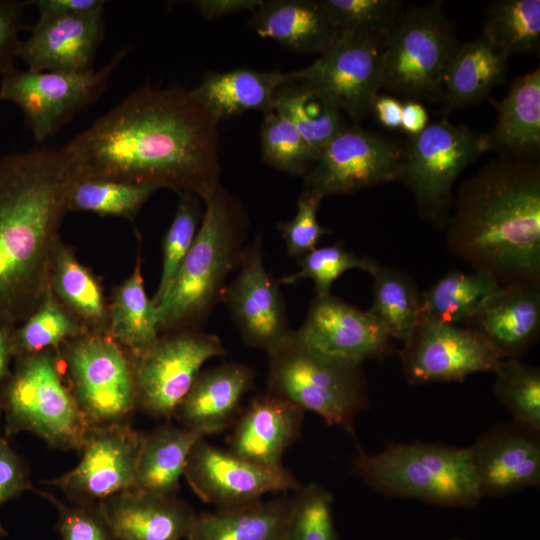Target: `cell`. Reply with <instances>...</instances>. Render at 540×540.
<instances>
[{
    "mask_svg": "<svg viewBox=\"0 0 540 540\" xmlns=\"http://www.w3.org/2000/svg\"><path fill=\"white\" fill-rule=\"evenodd\" d=\"M462 323L504 359H521L540 336V282L501 286Z\"/></svg>",
    "mask_w": 540,
    "mask_h": 540,
    "instance_id": "7402d4cb",
    "label": "cell"
},
{
    "mask_svg": "<svg viewBox=\"0 0 540 540\" xmlns=\"http://www.w3.org/2000/svg\"><path fill=\"white\" fill-rule=\"evenodd\" d=\"M303 412L269 392L254 398L229 438L230 451L260 465L283 467L285 451L300 436Z\"/></svg>",
    "mask_w": 540,
    "mask_h": 540,
    "instance_id": "cb8c5ba5",
    "label": "cell"
},
{
    "mask_svg": "<svg viewBox=\"0 0 540 540\" xmlns=\"http://www.w3.org/2000/svg\"><path fill=\"white\" fill-rule=\"evenodd\" d=\"M338 34L385 41L401 18L405 5L399 0H319Z\"/></svg>",
    "mask_w": 540,
    "mask_h": 540,
    "instance_id": "60d3db41",
    "label": "cell"
},
{
    "mask_svg": "<svg viewBox=\"0 0 540 540\" xmlns=\"http://www.w3.org/2000/svg\"><path fill=\"white\" fill-rule=\"evenodd\" d=\"M383 46L379 39L339 34L311 65L290 72L291 80L359 125L380 92Z\"/></svg>",
    "mask_w": 540,
    "mask_h": 540,
    "instance_id": "4fadbf2b",
    "label": "cell"
},
{
    "mask_svg": "<svg viewBox=\"0 0 540 540\" xmlns=\"http://www.w3.org/2000/svg\"><path fill=\"white\" fill-rule=\"evenodd\" d=\"M448 250L501 286L540 282L538 159L498 156L464 181L446 223Z\"/></svg>",
    "mask_w": 540,
    "mask_h": 540,
    "instance_id": "3957f363",
    "label": "cell"
},
{
    "mask_svg": "<svg viewBox=\"0 0 540 540\" xmlns=\"http://www.w3.org/2000/svg\"><path fill=\"white\" fill-rule=\"evenodd\" d=\"M127 51H118L104 67L87 75L19 71L15 67L1 75L0 102L16 104L34 139L43 142L99 99Z\"/></svg>",
    "mask_w": 540,
    "mask_h": 540,
    "instance_id": "8fae6325",
    "label": "cell"
},
{
    "mask_svg": "<svg viewBox=\"0 0 540 540\" xmlns=\"http://www.w3.org/2000/svg\"><path fill=\"white\" fill-rule=\"evenodd\" d=\"M249 24L260 37L298 54H321L339 35L319 0H262Z\"/></svg>",
    "mask_w": 540,
    "mask_h": 540,
    "instance_id": "484cf974",
    "label": "cell"
},
{
    "mask_svg": "<svg viewBox=\"0 0 540 540\" xmlns=\"http://www.w3.org/2000/svg\"><path fill=\"white\" fill-rule=\"evenodd\" d=\"M144 436L126 423L90 426L77 466L43 484L57 487L74 504L81 505H97L133 489Z\"/></svg>",
    "mask_w": 540,
    "mask_h": 540,
    "instance_id": "2e32d148",
    "label": "cell"
},
{
    "mask_svg": "<svg viewBox=\"0 0 540 540\" xmlns=\"http://www.w3.org/2000/svg\"><path fill=\"white\" fill-rule=\"evenodd\" d=\"M370 275L373 303L369 311L391 339L404 343L419 323L420 291L407 274L379 263Z\"/></svg>",
    "mask_w": 540,
    "mask_h": 540,
    "instance_id": "d590c367",
    "label": "cell"
},
{
    "mask_svg": "<svg viewBox=\"0 0 540 540\" xmlns=\"http://www.w3.org/2000/svg\"><path fill=\"white\" fill-rule=\"evenodd\" d=\"M49 287L55 300L87 332L107 334L108 301L100 280L62 241L53 258Z\"/></svg>",
    "mask_w": 540,
    "mask_h": 540,
    "instance_id": "4dcf8cb0",
    "label": "cell"
},
{
    "mask_svg": "<svg viewBox=\"0 0 540 540\" xmlns=\"http://www.w3.org/2000/svg\"><path fill=\"white\" fill-rule=\"evenodd\" d=\"M202 201L205 211L195 239L156 307L160 335L201 328L220 302L246 247L248 218L238 199L219 184Z\"/></svg>",
    "mask_w": 540,
    "mask_h": 540,
    "instance_id": "277c9868",
    "label": "cell"
},
{
    "mask_svg": "<svg viewBox=\"0 0 540 540\" xmlns=\"http://www.w3.org/2000/svg\"><path fill=\"white\" fill-rule=\"evenodd\" d=\"M481 34L507 58L516 54L538 53L540 1H493L486 11Z\"/></svg>",
    "mask_w": 540,
    "mask_h": 540,
    "instance_id": "8d00e7d4",
    "label": "cell"
},
{
    "mask_svg": "<svg viewBox=\"0 0 540 540\" xmlns=\"http://www.w3.org/2000/svg\"><path fill=\"white\" fill-rule=\"evenodd\" d=\"M273 111L293 124L318 157L348 127L342 112L291 78L276 90Z\"/></svg>",
    "mask_w": 540,
    "mask_h": 540,
    "instance_id": "e575fe53",
    "label": "cell"
},
{
    "mask_svg": "<svg viewBox=\"0 0 540 540\" xmlns=\"http://www.w3.org/2000/svg\"><path fill=\"white\" fill-rule=\"evenodd\" d=\"M26 3L34 5L40 17H51L91 13L104 9L107 2L103 0H33Z\"/></svg>",
    "mask_w": 540,
    "mask_h": 540,
    "instance_id": "f907efd6",
    "label": "cell"
},
{
    "mask_svg": "<svg viewBox=\"0 0 540 540\" xmlns=\"http://www.w3.org/2000/svg\"><path fill=\"white\" fill-rule=\"evenodd\" d=\"M68 387L91 426L126 423L138 408L134 360L108 334L84 333L57 349Z\"/></svg>",
    "mask_w": 540,
    "mask_h": 540,
    "instance_id": "30bf717a",
    "label": "cell"
},
{
    "mask_svg": "<svg viewBox=\"0 0 540 540\" xmlns=\"http://www.w3.org/2000/svg\"><path fill=\"white\" fill-rule=\"evenodd\" d=\"M489 150L487 133L454 125L442 117L402 145L397 181L413 195L421 217L445 228L453 204V186L460 173Z\"/></svg>",
    "mask_w": 540,
    "mask_h": 540,
    "instance_id": "9c48e42d",
    "label": "cell"
},
{
    "mask_svg": "<svg viewBox=\"0 0 540 540\" xmlns=\"http://www.w3.org/2000/svg\"><path fill=\"white\" fill-rule=\"evenodd\" d=\"M184 476L200 499L218 509L250 504L266 493L299 488L295 478L283 467L257 464L203 439L193 447Z\"/></svg>",
    "mask_w": 540,
    "mask_h": 540,
    "instance_id": "d6986e66",
    "label": "cell"
},
{
    "mask_svg": "<svg viewBox=\"0 0 540 540\" xmlns=\"http://www.w3.org/2000/svg\"><path fill=\"white\" fill-rule=\"evenodd\" d=\"M291 73L258 71L239 67L225 72H207L202 82L191 90L211 118L222 120L239 116L247 111H273L276 90L289 81Z\"/></svg>",
    "mask_w": 540,
    "mask_h": 540,
    "instance_id": "4316f807",
    "label": "cell"
},
{
    "mask_svg": "<svg viewBox=\"0 0 540 540\" xmlns=\"http://www.w3.org/2000/svg\"><path fill=\"white\" fill-rule=\"evenodd\" d=\"M34 492L47 498L56 507L61 540H113L97 505L67 506L50 493L36 488Z\"/></svg>",
    "mask_w": 540,
    "mask_h": 540,
    "instance_id": "7dc6e473",
    "label": "cell"
},
{
    "mask_svg": "<svg viewBox=\"0 0 540 540\" xmlns=\"http://www.w3.org/2000/svg\"><path fill=\"white\" fill-rule=\"evenodd\" d=\"M299 345L323 356L361 365L395 351L391 337L368 310L332 296H315L302 325L292 331Z\"/></svg>",
    "mask_w": 540,
    "mask_h": 540,
    "instance_id": "e0dca14e",
    "label": "cell"
},
{
    "mask_svg": "<svg viewBox=\"0 0 540 540\" xmlns=\"http://www.w3.org/2000/svg\"><path fill=\"white\" fill-rule=\"evenodd\" d=\"M501 287L492 276L451 270L419 295V322L457 325Z\"/></svg>",
    "mask_w": 540,
    "mask_h": 540,
    "instance_id": "836d02e7",
    "label": "cell"
},
{
    "mask_svg": "<svg viewBox=\"0 0 540 540\" xmlns=\"http://www.w3.org/2000/svg\"><path fill=\"white\" fill-rule=\"evenodd\" d=\"M239 272L224 289L227 307L243 341L267 353L286 342L289 327L279 281L266 270L261 236L245 247Z\"/></svg>",
    "mask_w": 540,
    "mask_h": 540,
    "instance_id": "ac0fdd59",
    "label": "cell"
},
{
    "mask_svg": "<svg viewBox=\"0 0 540 540\" xmlns=\"http://www.w3.org/2000/svg\"><path fill=\"white\" fill-rule=\"evenodd\" d=\"M267 354L269 393L316 413L328 425L354 432L355 418L369 402L361 365L318 354L291 336Z\"/></svg>",
    "mask_w": 540,
    "mask_h": 540,
    "instance_id": "ba28073f",
    "label": "cell"
},
{
    "mask_svg": "<svg viewBox=\"0 0 540 540\" xmlns=\"http://www.w3.org/2000/svg\"><path fill=\"white\" fill-rule=\"evenodd\" d=\"M192 3L203 18L211 20L247 10L253 12L262 0H196Z\"/></svg>",
    "mask_w": 540,
    "mask_h": 540,
    "instance_id": "816d5d0a",
    "label": "cell"
},
{
    "mask_svg": "<svg viewBox=\"0 0 540 540\" xmlns=\"http://www.w3.org/2000/svg\"><path fill=\"white\" fill-rule=\"evenodd\" d=\"M378 262L346 250L342 243L316 247L298 259V270L283 276L279 284H293L310 279L314 283L315 296L330 294L333 283L346 271L360 269L371 273Z\"/></svg>",
    "mask_w": 540,
    "mask_h": 540,
    "instance_id": "ee69618b",
    "label": "cell"
},
{
    "mask_svg": "<svg viewBox=\"0 0 540 540\" xmlns=\"http://www.w3.org/2000/svg\"><path fill=\"white\" fill-rule=\"evenodd\" d=\"M539 434L515 422L498 424L469 447L481 497L540 486Z\"/></svg>",
    "mask_w": 540,
    "mask_h": 540,
    "instance_id": "44dd1931",
    "label": "cell"
},
{
    "mask_svg": "<svg viewBox=\"0 0 540 540\" xmlns=\"http://www.w3.org/2000/svg\"><path fill=\"white\" fill-rule=\"evenodd\" d=\"M178 195L177 209L162 243L161 276L158 288L152 297V302L156 307L166 297L195 239L203 216L202 200L196 194L183 192Z\"/></svg>",
    "mask_w": 540,
    "mask_h": 540,
    "instance_id": "b9f144b4",
    "label": "cell"
},
{
    "mask_svg": "<svg viewBox=\"0 0 540 540\" xmlns=\"http://www.w3.org/2000/svg\"><path fill=\"white\" fill-rule=\"evenodd\" d=\"M460 44L442 1L405 6L384 41L380 91L402 102L441 101L444 76Z\"/></svg>",
    "mask_w": 540,
    "mask_h": 540,
    "instance_id": "52a82bcc",
    "label": "cell"
},
{
    "mask_svg": "<svg viewBox=\"0 0 540 540\" xmlns=\"http://www.w3.org/2000/svg\"><path fill=\"white\" fill-rule=\"evenodd\" d=\"M15 326L16 324L0 318V390L12 372L11 362L14 360L12 336Z\"/></svg>",
    "mask_w": 540,
    "mask_h": 540,
    "instance_id": "db71d44e",
    "label": "cell"
},
{
    "mask_svg": "<svg viewBox=\"0 0 540 540\" xmlns=\"http://www.w3.org/2000/svg\"><path fill=\"white\" fill-rule=\"evenodd\" d=\"M260 143L269 166L294 176H305L318 159L293 124L274 111L264 115Z\"/></svg>",
    "mask_w": 540,
    "mask_h": 540,
    "instance_id": "7bdbcfd3",
    "label": "cell"
},
{
    "mask_svg": "<svg viewBox=\"0 0 540 540\" xmlns=\"http://www.w3.org/2000/svg\"><path fill=\"white\" fill-rule=\"evenodd\" d=\"M498 117L487 133L489 150L502 157L538 159L540 151V69L518 77L500 101Z\"/></svg>",
    "mask_w": 540,
    "mask_h": 540,
    "instance_id": "83f0119b",
    "label": "cell"
},
{
    "mask_svg": "<svg viewBox=\"0 0 540 540\" xmlns=\"http://www.w3.org/2000/svg\"><path fill=\"white\" fill-rule=\"evenodd\" d=\"M353 473L388 497L451 508H471L482 498L470 448L390 442L383 451L367 454L359 447Z\"/></svg>",
    "mask_w": 540,
    "mask_h": 540,
    "instance_id": "5b68a950",
    "label": "cell"
},
{
    "mask_svg": "<svg viewBox=\"0 0 540 540\" xmlns=\"http://www.w3.org/2000/svg\"><path fill=\"white\" fill-rule=\"evenodd\" d=\"M217 126L190 91L145 85L64 149L79 179L152 184L202 200L220 184Z\"/></svg>",
    "mask_w": 540,
    "mask_h": 540,
    "instance_id": "6da1fadb",
    "label": "cell"
},
{
    "mask_svg": "<svg viewBox=\"0 0 540 540\" xmlns=\"http://www.w3.org/2000/svg\"><path fill=\"white\" fill-rule=\"evenodd\" d=\"M226 354L218 336L200 329L161 334L152 346L131 354L138 408L157 418L174 416L203 364Z\"/></svg>",
    "mask_w": 540,
    "mask_h": 540,
    "instance_id": "7c38bea8",
    "label": "cell"
},
{
    "mask_svg": "<svg viewBox=\"0 0 540 540\" xmlns=\"http://www.w3.org/2000/svg\"><path fill=\"white\" fill-rule=\"evenodd\" d=\"M253 379V371L238 362L200 372L174 416L183 427L205 436L222 431L233 421Z\"/></svg>",
    "mask_w": 540,
    "mask_h": 540,
    "instance_id": "d4e9b609",
    "label": "cell"
},
{
    "mask_svg": "<svg viewBox=\"0 0 540 540\" xmlns=\"http://www.w3.org/2000/svg\"><path fill=\"white\" fill-rule=\"evenodd\" d=\"M104 9L73 16L40 17L21 42L17 58L32 72L87 75L104 37Z\"/></svg>",
    "mask_w": 540,
    "mask_h": 540,
    "instance_id": "ffe728a7",
    "label": "cell"
},
{
    "mask_svg": "<svg viewBox=\"0 0 540 540\" xmlns=\"http://www.w3.org/2000/svg\"><path fill=\"white\" fill-rule=\"evenodd\" d=\"M158 189L152 184L79 179L70 194L69 212H90L133 221L144 203Z\"/></svg>",
    "mask_w": 540,
    "mask_h": 540,
    "instance_id": "74e56055",
    "label": "cell"
},
{
    "mask_svg": "<svg viewBox=\"0 0 540 540\" xmlns=\"http://www.w3.org/2000/svg\"><path fill=\"white\" fill-rule=\"evenodd\" d=\"M113 540L186 539L196 514L185 503L138 489L112 495L97 504Z\"/></svg>",
    "mask_w": 540,
    "mask_h": 540,
    "instance_id": "603a6c76",
    "label": "cell"
},
{
    "mask_svg": "<svg viewBox=\"0 0 540 540\" xmlns=\"http://www.w3.org/2000/svg\"><path fill=\"white\" fill-rule=\"evenodd\" d=\"M107 334L132 355L152 346L160 336L157 309L144 287L140 252L133 272L113 289Z\"/></svg>",
    "mask_w": 540,
    "mask_h": 540,
    "instance_id": "d6a6232c",
    "label": "cell"
},
{
    "mask_svg": "<svg viewBox=\"0 0 540 540\" xmlns=\"http://www.w3.org/2000/svg\"><path fill=\"white\" fill-rule=\"evenodd\" d=\"M88 333L49 293L45 301L23 322L12 336L14 360L44 350H57L65 341Z\"/></svg>",
    "mask_w": 540,
    "mask_h": 540,
    "instance_id": "f35d334b",
    "label": "cell"
},
{
    "mask_svg": "<svg viewBox=\"0 0 540 540\" xmlns=\"http://www.w3.org/2000/svg\"><path fill=\"white\" fill-rule=\"evenodd\" d=\"M450 540H463V539H450Z\"/></svg>",
    "mask_w": 540,
    "mask_h": 540,
    "instance_id": "9f6ffc18",
    "label": "cell"
},
{
    "mask_svg": "<svg viewBox=\"0 0 540 540\" xmlns=\"http://www.w3.org/2000/svg\"><path fill=\"white\" fill-rule=\"evenodd\" d=\"M204 437L198 431L172 425L161 426L144 436L134 488L173 497L193 447Z\"/></svg>",
    "mask_w": 540,
    "mask_h": 540,
    "instance_id": "1f68e13d",
    "label": "cell"
},
{
    "mask_svg": "<svg viewBox=\"0 0 540 540\" xmlns=\"http://www.w3.org/2000/svg\"><path fill=\"white\" fill-rule=\"evenodd\" d=\"M428 125L425 107L416 101H406L402 105L400 128L406 133L416 135Z\"/></svg>",
    "mask_w": 540,
    "mask_h": 540,
    "instance_id": "11a10c76",
    "label": "cell"
},
{
    "mask_svg": "<svg viewBox=\"0 0 540 540\" xmlns=\"http://www.w3.org/2000/svg\"><path fill=\"white\" fill-rule=\"evenodd\" d=\"M77 171L64 147L0 158V318L16 325L48 297Z\"/></svg>",
    "mask_w": 540,
    "mask_h": 540,
    "instance_id": "7a4b0ae2",
    "label": "cell"
},
{
    "mask_svg": "<svg viewBox=\"0 0 540 540\" xmlns=\"http://www.w3.org/2000/svg\"><path fill=\"white\" fill-rule=\"evenodd\" d=\"M507 61L483 34L461 43L444 76L442 116L486 99L505 82Z\"/></svg>",
    "mask_w": 540,
    "mask_h": 540,
    "instance_id": "f1b7e54d",
    "label": "cell"
},
{
    "mask_svg": "<svg viewBox=\"0 0 540 540\" xmlns=\"http://www.w3.org/2000/svg\"><path fill=\"white\" fill-rule=\"evenodd\" d=\"M26 463L0 432V506L18 498L27 490L34 491Z\"/></svg>",
    "mask_w": 540,
    "mask_h": 540,
    "instance_id": "681fc988",
    "label": "cell"
},
{
    "mask_svg": "<svg viewBox=\"0 0 540 540\" xmlns=\"http://www.w3.org/2000/svg\"><path fill=\"white\" fill-rule=\"evenodd\" d=\"M321 198L304 190L297 201V213L289 221L278 222L277 228L289 256L301 258L317 247L323 235L332 231L317 219Z\"/></svg>",
    "mask_w": 540,
    "mask_h": 540,
    "instance_id": "bcb514c9",
    "label": "cell"
},
{
    "mask_svg": "<svg viewBox=\"0 0 540 540\" xmlns=\"http://www.w3.org/2000/svg\"><path fill=\"white\" fill-rule=\"evenodd\" d=\"M288 540H339L333 517V496L318 483L299 487L292 497Z\"/></svg>",
    "mask_w": 540,
    "mask_h": 540,
    "instance_id": "f6af8a7d",
    "label": "cell"
},
{
    "mask_svg": "<svg viewBox=\"0 0 540 540\" xmlns=\"http://www.w3.org/2000/svg\"><path fill=\"white\" fill-rule=\"evenodd\" d=\"M403 102L389 95H378L373 103L372 114L389 129L400 128Z\"/></svg>",
    "mask_w": 540,
    "mask_h": 540,
    "instance_id": "f5cc1de1",
    "label": "cell"
},
{
    "mask_svg": "<svg viewBox=\"0 0 540 540\" xmlns=\"http://www.w3.org/2000/svg\"><path fill=\"white\" fill-rule=\"evenodd\" d=\"M26 1L0 0V75L15 68L21 45L20 32L24 28L22 14Z\"/></svg>",
    "mask_w": 540,
    "mask_h": 540,
    "instance_id": "c3c4849f",
    "label": "cell"
},
{
    "mask_svg": "<svg viewBox=\"0 0 540 540\" xmlns=\"http://www.w3.org/2000/svg\"><path fill=\"white\" fill-rule=\"evenodd\" d=\"M292 498L196 515L187 540H288Z\"/></svg>",
    "mask_w": 540,
    "mask_h": 540,
    "instance_id": "f546056e",
    "label": "cell"
},
{
    "mask_svg": "<svg viewBox=\"0 0 540 540\" xmlns=\"http://www.w3.org/2000/svg\"><path fill=\"white\" fill-rule=\"evenodd\" d=\"M494 373V394L513 422L540 433V369L521 359H504Z\"/></svg>",
    "mask_w": 540,
    "mask_h": 540,
    "instance_id": "ab89813d",
    "label": "cell"
},
{
    "mask_svg": "<svg viewBox=\"0 0 540 540\" xmlns=\"http://www.w3.org/2000/svg\"><path fill=\"white\" fill-rule=\"evenodd\" d=\"M411 384L463 382L478 372H495L504 358L481 335L466 327L419 322L400 350Z\"/></svg>",
    "mask_w": 540,
    "mask_h": 540,
    "instance_id": "9a60e30c",
    "label": "cell"
},
{
    "mask_svg": "<svg viewBox=\"0 0 540 540\" xmlns=\"http://www.w3.org/2000/svg\"><path fill=\"white\" fill-rule=\"evenodd\" d=\"M402 146L359 125H348L304 176V188L321 199L397 181Z\"/></svg>",
    "mask_w": 540,
    "mask_h": 540,
    "instance_id": "5bb4252c",
    "label": "cell"
},
{
    "mask_svg": "<svg viewBox=\"0 0 540 540\" xmlns=\"http://www.w3.org/2000/svg\"><path fill=\"white\" fill-rule=\"evenodd\" d=\"M0 412L6 438L27 431L64 450L80 451L91 426L68 387L55 349L14 360L0 390Z\"/></svg>",
    "mask_w": 540,
    "mask_h": 540,
    "instance_id": "8992f818",
    "label": "cell"
}]
</instances>
